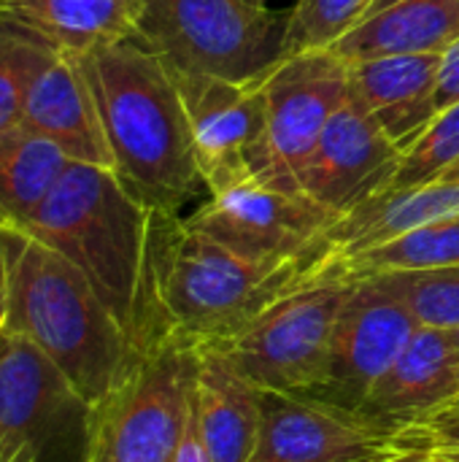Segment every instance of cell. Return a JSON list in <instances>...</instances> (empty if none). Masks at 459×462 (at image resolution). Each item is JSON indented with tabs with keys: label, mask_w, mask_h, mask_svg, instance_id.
I'll list each match as a JSON object with an SVG mask.
<instances>
[{
	"label": "cell",
	"mask_w": 459,
	"mask_h": 462,
	"mask_svg": "<svg viewBox=\"0 0 459 462\" xmlns=\"http://www.w3.org/2000/svg\"><path fill=\"white\" fill-rule=\"evenodd\" d=\"M195 403L214 462H252L260 439L257 387L208 346H197Z\"/></svg>",
	"instance_id": "cell-20"
},
{
	"label": "cell",
	"mask_w": 459,
	"mask_h": 462,
	"mask_svg": "<svg viewBox=\"0 0 459 462\" xmlns=\"http://www.w3.org/2000/svg\"><path fill=\"white\" fill-rule=\"evenodd\" d=\"M430 455L438 462H459V449H436Z\"/></svg>",
	"instance_id": "cell-33"
},
{
	"label": "cell",
	"mask_w": 459,
	"mask_h": 462,
	"mask_svg": "<svg viewBox=\"0 0 459 462\" xmlns=\"http://www.w3.org/2000/svg\"><path fill=\"white\" fill-rule=\"evenodd\" d=\"M287 16L249 0H143L135 38L173 73L260 84L287 57Z\"/></svg>",
	"instance_id": "cell-5"
},
{
	"label": "cell",
	"mask_w": 459,
	"mask_h": 462,
	"mask_svg": "<svg viewBox=\"0 0 459 462\" xmlns=\"http://www.w3.org/2000/svg\"><path fill=\"white\" fill-rule=\"evenodd\" d=\"M173 462H214L211 452H208V444L203 439V430H200L195 393H192V403H189V414H187V428H184V436H181V444H179V452H176Z\"/></svg>",
	"instance_id": "cell-30"
},
{
	"label": "cell",
	"mask_w": 459,
	"mask_h": 462,
	"mask_svg": "<svg viewBox=\"0 0 459 462\" xmlns=\"http://www.w3.org/2000/svg\"><path fill=\"white\" fill-rule=\"evenodd\" d=\"M249 3H254V5H268V0H249Z\"/></svg>",
	"instance_id": "cell-35"
},
{
	"label": "cell",
	"mask_w": 459,
	"mask_h": 462,
	"mask_svg": "<svg viewBox=\"0 0 459 462\" xmlns=\"http://www.w3.org/2000/svg\"><path fill=\"white\" fill-rule=\"evenodd\" d=\"M387 295L400 300L419 328L457 330L459 328V265L433 271L384 273L371 279Z\"/></svg>",
	"instance_id": "cell-25"
},
{
	"label": "cell",
	"mask_w": 459,
	"mask_h": 462,
	"mask_svg": "<svg viewBox=\"0 0 459 462\" xmlns=\"http://www.w3.org/2000/svg\"><path fill=\"white\" fill-rule=\"evenodd\" d=\"M5 309H8V260H5V246L0 238V328L5 322Z\"/></svg>",
	"instance_id": "cell-31"
},
{
	"label": "cell",
	"mask_w": 459,
	"mask_h": 462,
	"mask_svg": "<svg viewBox=\"0 0 459 462\" xmlns=\"http://www.w3.org/2000/svg\"><path fill=\"white\" fill-rule=\"evenodd\" d=\"M60 54L46 38L0 14V138L22 125L32 84Z\"/></svg>",
	"instance_id": "cell-24"
},
{
	"label": "cell",
	"mask_w": 459,
	"mask_h": 462,
	"mask_svg": "<svg viewBox=\"0 0 459 462\" xmlns=\"http://www.w3.org/2000/svg\"><path fill=\"white\" fill-rule=\"evenodd\" d=\"M400 160L403 152L349 87L306 162L300 189L341 219L373 195L390 189Z\"/></svg>",
	"instance_id": "cell-13"
},
{
	"label": "cell",
	"mask_w": 459,
	"mask_h": 462,
	"mask_svg": "<svg viewBox=\"0 0 459 462\" xmlns=\"http://www.w3.org/2000/svg\"><path fill=\"white\" fill-rule=\"evenodd\" d=\"M417 330L419 322L400 300L387 295L371 279L352 282L333 328L325 379L298 398H308L354 417Z\"/></svg>",
	"instance_id": "cell-12"
},
{
	"label": "cell",
	"mask_w": 459,
	"mask_h": 462,
	"mask_svg": "<svg viewBox=\"0 0 459 462\" xmlns=\"http://www.w3.org/2000/svg\"><path fill=\"white\" fill-rule=\"evenodd\" d=\"M8 260L3 328L35 344L95 406L130 365L133 346L89 279L57 249L16 227H0Z\"/></svg>",
	"instance_id": "cell-3"
},
{
	"label": "cell",
	"mask_w": 459,
	"mask_h": 462,
	"mask_svg": "<svg viewBox=\"0 0 459 462\" xmlns=\"http://www.w3.org/2000/svg\"><path fill=\"white\" fill-rule=\"evenodd\" d=\"M446 217H459V181H433L409 189H384L354 211L335 219V225L322 238L325 263L354 257Z\"/></svg>",
	"instance_id": "cell-18"
},
{
	"label": "cell",
	"mask_w": 459,
	"mask_h": 462,
	"mask_svg": "<svg viewBox=\"0 0 459 462\" xmlns=\"http://www.w3.org/2000/svg\"><path fill=\"white\" fill-rule=\"evenodd\" d=\"M268 130V187L303 192L306 162L349 92V65L335 51L284 57L262 81Z\"/></svg>",
	"instance_id": "cell-11"
},
{
	"label": "cell",
	"mask_w": 459,
	"mask_h": 462,
	"mask_svg": "<svg viewBox=\"0 0 459 462\" xmlns=\"http://www.w3.org/2000/svg\"><path fill=\"white\" fill-rule=\"evenodd\" d=\"M95 95L111 149V171L151 211L181 214L203 189L184 97L135 35L73 54Z\"/></svg>",
	"instance_id": "cell-2"
},
{
	"label": "cell",
	"mask_w": 459,
	"mask_h": 462,
	"mask_svg": "<svg viewBox=\"0 0 459 462\" xmlns=\"http://www.w3.org/2000/svg\"><path fill=\"white\" fill-rule=\"evenodd\" d=\"M459 35V0H376L330 51L344 62L395 54H441Z\"/></svg>",
	"instance_id": "cell-19"
},
{
	"label": "cell",
	"mask_w": 459,
	"mask_h": 462,
	"mask_svg": "<svg viewBox=\"0 0 459 462\" xmlns=\"http://www.w3.org/2000/svg\"><path fill=\"white\" fill-rule=\"evenodd\" d=\"M192 127L195 157L206 189L268 179V130L260 84H238L206 73H173Z\"/></svg>",
	"instance_id": "cell-10"
},
{
	"label": "cell",
	"mask_w": 459,
	"mask_h": 462,
	"mask_svg": "<svg viewBox=\"0 0 459 462\" xmlns=\"http://www.w3.org/2000/svg\"><path fill=\"white\" fill-rule=\"evenodd\" d=\"M303 284L306 268L298 263H252L192 230L181 214L151 211L130 346L141 349L168 336L195 346L219 344Z\"/></svg>",
	"instance_id": "cell-1"
},
{
	"label": "cell",
	"mask_w": 459,
	"mask_h": 462,
	"mask_svg": "<svg viewBox=\"0 0 459 462\" xmlns=\"http://www.w3.org/2000/svg\"><path fill=\"white\" fill-rule=\"evenodd\" d=\"M459 103V35L438 54V111Z\"/></svg>",
	"instance_id": "cell-29"
},
{
	"label": "cell",
	"mask_w": 459,
	"mask_h": 462,
	"mask_svg": "<svg viewBox=\"0 0 459 462\" xmlns=\"http://www.w3.org/2000/svg\"><path fill=\"white\" fill-rule=\"evenodd\" d=\"M197 346L168 336L133 349L114 390L92 406L87 462H173L195 393Z\"/></svg>",
	"instance_id": "cell-6"
},
{
	"label": "cell",
	"mask_w": 459,
	"mask_h": 462,
	"mask_svg": "<svg viewBox=\"0 0 459 462\" xmlns=\"http://www.w3.org/2000/svg\"><path fill=\"white\" fill-rule=\"evenodd\" d=\"M384 462H438L430 452H406V455H398V457H392V460H384Z\"/></svg>",
	"instance_id": "cell-32"
},
{
	"label": "cell",
	"mask_w": 459,
	"mask_h": 462,
	"mask_svg": "<svg viewBox=\"0 0 459 462\" xmlns=\"http://www.w3.org/2000/svg\"><path fill=\"white\" fill-rule=\"evenodd\" d=\"M338 217L325 211L303 192H284L262 181L211 195L184 222L227 246L230 252L262 263L306 268V284L325 263L322 238Z\"/></svg>",
	"instance_id": "cell-9"
},
{
	"label": "cell",
	"mask_w": 459,
	"mask_h": 462,
	"mask_svg": "<svg viewBox=\"0 0 459 462\" xmlns=\"http://www.w3.org/2000/svg\"><path fill=\"white\" fill-rule=\"evenodd\" d=\"M22 125L49 138L70 162L114 165L89 81L73 54H60L32 84Z\"/></svg>",
	"instance_id": "cell-17"
},
{
	"label": "cell",
	"mask_w": 459,
	"mask_h": 462,
	"mask_svg": "<svg viewBox=\"0 0 459 462\" xmlns=\"http://www.w3.org/2000/svg\"><path fill=\"white\" fill-rule=\"evenodd\" d=\"M260 439L252 462H384L406 455L357 417L325 403L257 390Z\"/></svg>",
	"instance_id": "cell-14"
},
{
	"label": "cell",
	"mask_w": 459,
	"mask_h": 462,
	"mask_svg": "<svg viewBox=\"0 0 459 462\" xmlns=\"http://www.w3.org/2000/svg\"><path fill=\"white\" fill-rule=\"evenodd\" d=\"M349 65V87L406 154L438 116V54H395Z\"/></svg>",
	"instance_id": "cell-16"
},
{
	"label": "cell",
	"mask_w": 459,
	"mask_h": 462,
	"mask_svg": "<svg viewBox=\"0 0 459 462\" xmlns=\"http://www.w3.org/2000/svg\"><path fill=\"white\" fill-rule=\"evenodd\" d=\"M92 406L27 338L0 328V462H87Z\"/></svg>",
	"instance_id": "cell-8"
},
{
	"label": "cell",
	"mask_w": 459,
	"mask_h": 462,
	"mask_svg": "<svg viewBox=\"0 0 459 462\" xmlns=\"http://www.w3.org/2000/svg\"><path fill=\"white\" fill-rule=\"evenodd\" d=\"M454 403H459V368L452 333L419 328L354 417L376 436L398 441Z\"/></svg>",
	"instance_id": "cell-15"
},
{
	"label": "cell",
	"mask_w": 459,
	"mask_h": 462,
	"mask_svg": "<svg viewBox=\"0 0 459 462\" xmlns=\"http://www.w3.org/2000/svg\"><path fill=\"white\" fill-rule=\"evenodd\" d=\"M143 0H0V14L30 27L62 54H87L135 35Z\"/></svg>",
	"instance_id": "cell-21"
},
{
	"label": "cell",
	"mask_w": 459,
	"mask_h": 462,
	"mask_svg": "<svg viewBox=\"0 0 459 462\" xmlns=\"http://www.w3.org/2000/svg\"><path fill=\"white\" fill-rule=\"evenodd\" d=\"M400 441L403 444L422 441L427 452H436V449H459V403L444 409L441 414H436L433 420H427L422 428L403 433Z\"/></svg>",
	"instance_id": "cell-28"
},
{
	"label": "cell",
	"mask_w": 459,
	"mask_h": 462,
	"mask_svg": "<svg viewBox=\"0 0 459 462\" xmlns=\"http://www.w3.org/2000/svg\"><path fill=\"white\" fill-rule=\"evenodd\" d=\"M452 333V344H454V355H457V368H459V328L457 330H449Z\"/></svg>",
	"instance_id": "cell-34"
},
{
	"label": "cell",
	"mask_w": 459,
	"mask_h": 462,
	"mask_svg": "<svg viewBox=\"0 0 459 462\" xmlns=\"http://www.w3.org/2000/svg\"><path fill=\"white\" fill-rule=\"evenodd\" d=\"M459 265V217H446L403 233L381 246L360 252L354 257L325 263L308 282L335 279V282H363L384 273L406 271H433Z\"/></svg>",
	"instance_id": "cell-23"
},
{
	"label": "cell",
	"mask_w": 459,
	"mask_h": 462,
	"mask_svg": "<svg viewBox=\"0 0 459 462\" xmlns=\"http://www.w3.org/2000/svg\"><path fill=\"white\" fill-rule=\"evenodd\" d=\"M349 282H308L262 309L235 336L208 344L257 390L306 395L327 371L333 328Z\"/></svg>",
	"instance_id": "cell-7"
},
{
	"label": "cell",
	"mask_w": 459,
	"mask_h": 462,
	"mask_svg": "<svg viewBox=\"0 0 459 462\" xmlns=\"http://www.w3.org/2000/svg\"><path fill=\"white\" fill-rule=\"evenodd\" d=\"M459 165V103L438 111L422 138L403 154L390 189H409L446 179Z\"/></svg>",
	"instance_id": "cell-27"
},
{
	"label": "cell",
	"mask_w": 459,
	"mask_h": 462,
	"mask_svg": "<svg viewBox=\"0 0 459 462\" xmlns=\"http://www.w3.org/2000/svg\"><path fill=\"white\" fill-rule=\"evenodd\" d=\"M151 208L108 168L70 162L38 214L19 230L68 257L130 338L143 282Z\"/></svg>",
	"instance_id": "cell-4"
},
{
	"label": "cell",
	"mask_w": 459,
	"mask_h": 462,
	"mask_svg": "<svg viewBox=\"0 0 459 462\" xmlns=\"http://www.w3.org/2000/svg\"><path fill=\"white\" fill-rule=\"evenodd\" d=\"M70 160L35 130L16 125L0 138V227H24L65 176Z\"/></svg>",
	"instance_id": "cell-22"
},
{
	"label": "cell",
	"mask_w": 459,
	"mask_h": 462,
	"mask_svg": "<svg viewBox=\"0 0 459 462\" xmlns=\"http://www.w3.org/2000/svg\"><path fill=\"white\" fill-rule=\"evenodd\" d=\"M376 0H298L287 16V57L330 51L373 8Z\"/></svg>",
	"instance_id": "cell-26"
}]
</instances>
